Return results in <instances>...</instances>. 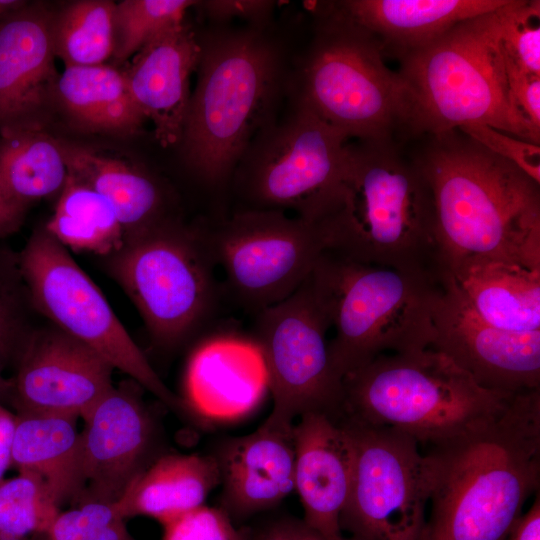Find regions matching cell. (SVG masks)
Listing matches in <instances>:
<instances>
[{"instance_id": "1", "label": "cell", "mask_w": 540, "mask_h": 540, "mask_svg": "<svg viewBox=\"0 0 540 540\" xmlns=\"http://www.w3.org/2000/svg\"><path fill=\"white\" fill-rule=\"evenodd\" d=\"M426 455L422 540H507L540 487V389L516 394L495 421Z\"/></svg>"}, {"instance_id": "2", "label": "cell", "mask_w": 540, "mask_h": 540, "mask_svg": "<svg viewBox=\"0 0 540 540\" xmlns=\"http://www.w3.org/2000/svg\"><path fill=\"white\" fill-rule=\"evenodd\" d=\"M414 157L432 192L445 265L488 258L540 269V182L460 130Z\"/></svg>"}, {"instance_id": "3", "label": "cell", "mask_w": 540, "mask_h": 540, "mask_svg": "<svg viewBox=\"0 0 540 540\" xmlns=\"http://www.w3.org/2000/svg\"><path fill=\"white\" fill-rule=\"evenodd\" d=\"M317 222L328 251L442 275L431 189L414 157H404L396 142H347L337 199Z\"/></svg>"}, {"instance_id": "4", "label": "cell", "mask_w": 540, "mask_h": 540, "mask_svg": "<svg viewBox=\"0 0 540 540\" xmlns=\"http://www.w3.org/2000/svg\"><path fill=\"white\" fill-rule=\"evenodd\" d=\"M199 42L198 80L181 143L198 180L224 190L254 137L271 123L281 55L258 26L212 31Z\"/></svg>"}, {"instance_id": "5", "label": "cell", "mask_w": 540, "mask_h": 540, "mask_svg": "<svg viewBox=\"0 0 540 540\" xmlns=\"http://www.w3.org/2000/svg\"><path fill=\"white\" fill-rule=\"evenodd\" d=\"M515 395L482 387L448 356L426 348L380 355L346 375L342 415L432 449L486 427Z\"/></svg>"}, {"instance_id": "6", "label": "cell", "mask_w": 540, "mask_h": 540, "mask_svg": "<svg viewBox=\"0 0 540 540\" xmlns=\"http://www.w3.org/2000/svg\"><path fill=\"white\" fill-rule=\"evenodd\" d=\"M508 2L398 56L412 97L413 135L486 125L539 145L540 132L516 109L509 92L501 44Z\"/></svg>"}, {"instance_id": "7", "label": "cell", "mask_w": 540, "mask_h": 540, "mask_svg": "<svg viewBox=\"0 0 540 540\" xmlns=\"http://www.w3.org/2000/svg\"><path fill=\"white\" fill-rule=\"evenodd\" d=\"M310 277L335 332L329 354L342 380L380 355L431 346L440 276L325 250Z\"/></svg>"}, {"instance_id": "8", "label": "cell", "mask_w": 540, "mask_h": 540, "mask_svg": "<svg viewBox=\"0 0 540 540\" xmlns=\"http://www.w3.org/2000/svg\"><path fill=\"white\" fill-rule=\"evenodd\" d=\"M314 36L300 61L296 101L348 139L395 141L413 135V103L377 39L336 4L319 5Z\"/></svg>"}, {"instance_id": "9", "label": "cell", "mask_w": 540, "mask_h": 540, "mask_svg": "<svg viewBox=\"0 0 540 540\" xmlns=\"http://www.w3.org/2000/svg\"><path fill=\"white\" fill-rule=\"evenodd\" d=\"M111 255L110 272L156 345L176 348L214 324L226 300L199 225L170 218Z\"/></svg>"}, {"instance_id": "10", "label": "cell", "mask_w": 540, "mask_h": 540, "mask_svg": "<svg viewBox=\"0 0 540 540\" xmlns=\"http://www.w3.org/2000/svg\"><path fill=\"white\" fill-rule=\"evenodd\" d=\"M348 140L296 101L286 117L254 137L236 166L229 188L238 209L291 210L321 220L337 199Z\"/></svg>"}, {"instance_id": "11", "label": "cell", "mask_w": 540, "mask_h": 540, "mask_svg": "<svg viewBox=\"0 0 540 540\" xmlns=\"http://www.w3.org/2000/svg\"><path fill=\"white\" fill-rule=\"evenodd\" d=\"M199 226L225 300L253 316L293 294L326 250L318 222L278 210L236 209Z\"/></svg>"}, {"instance_id": "12", "label": "cell", "mask_w": 540, "mask_h": 540, "mask_svg": "<svg viewBox=\"0 0 540 540\" xmlns=\"http://www.w3.org/2000/svg\"><path fill=\"white\" fill-rule=\"evenodd\" d=\"M28 297L56 328L84 343L175 411H187L120 322L105 296L45 228L17 256Z\"/></svg>"}, {"instance_id": "13", "label": "cell", "mask_w": 540, "mask_h": 540, "mask_svg": "<svg viewBox=\"0 0 540 540\" xmlns=\"http://www.w3.org/2000/svg\"><path fill=\"white\" fill-rule=\"evenodd\" d=\"M341 418L354 452L341 531L354 540H422L430 485L427 455L404 433Z\"/></svg>"}, {"instance_id": "14", "label": "cell", "mask_w": 540, "mask_h": 540, "mask_svg": "<svg viewBox=\"0 0 540 540\" xmlns=\"http://www.w3.org/2000/svg\"><path fill=\"white\" fill-rule=\"evenodd\" d=\"M331 328L309 276L283 301L254 315V337L273 399L269 417L293 424L307 412L340 416L343 380L333 369Z\"/></svg>"}, {"instance_id": "15", "label": "cell", "mask_w": 540, "mask_h": 540, "mask_svg": "<svg viewBox=\"0 0 540 540\" xmlns=\"http://www.w3.org/2000/svg\"><path fill=\"white\" fill-rule=\"evenodd\" d=\"M441 280L429 348L448 356L486 389L511 394L540 389V331L516 333L486 323Z\"/></svg>"}, {"instance_id": "16", "label": "cell", "mask_w": 540, "mask_h": 540, "mask_svg": "<svg viewBox=\"0 0 540 540\" xmlns=\"http://www.w3.org/2000/svg\"><path fill=\"white\" fill-rule=\"evenodd\" d=\"M17 362L11 395L20 414L86 420L113 388L111 364L58 328L30 334Z\"/></svg>"}, {"instance_id": "17", "label": "cell", "mask_w": 540, "mask_h": 540, "mask_svg": "<svg viewBox=\"0 0 540 540\" xmlns=\"http://www.w3.org/2000/svg\"><path fill=\"white\" fill-rule=\"evenodd\" d=\"M80 433L81 503L116 502L147 466L155 424L138 394L112 388L94 407Z\"/></svg>"}, {"instance_id": "18", "label": "cell", "mask_w": 540, "mask_h": 540, "mask_svg": "<svg viewBox=\"0 0 540 540\" xmlns=\"http://www.w3.org/2000/svg\"><path fill=\"white\" fill-rule=\"evenodd\" d=\"M53 15L25 3L0 21V134L43 129L59 78Z\"/></svg>"}, {"instance_id": "19", "label": "cell", "mask_w": 540, "mask_h": 540, "mask_svg": "<svg viewBox=\"0 0 540 540\" xmlns=\"http://www.w3.org/2000/svg\"><path fill=\"white\" fill-rule=\"evenodd\" d=\"M294 424L268 416L254 432L223 441L213 455L220 508L233 522L276 507L294 490Z\"/></svg>"}, {"instance_id": "20", "label": "cell", "mask_w": 540, "mask_h": 540, "mask_svg": "<svg viewBox=\"0 0 540 540\" xmlns=\"http://www.w3.org/2000/svg\"><path fill=\"white\" fill-rule=\"evenodd\" d=\"M294 424V489L303 521L329 540L342 536L340 515L353 472V443L341 416L307 412Z\"/></svg>"}, {"instance_id": "21", "label": "cell", "mask_w": 540, "mask_h": 540, "mask_svg": "<svg viewBox=\"0 0 540 540\" xmlns=\"http://www.w3.org/2000/svg\"><path fill=\"white\" fill-rule=\"evenodd\" d=\"M201 54L198 37L184 22L145 44L123 70L130 94L163 147L181 142L190 100L189 80Z\"/></svg>"}, {"instance_id": "22", "label": "cell", "mask_w": 540, "mask_h": 540, "mask_svg": "<svg viewBox=\"0 0 540 540\" xmlns=\"http://www.w3.org/2000/svg\"><path fill=\"white\" fill-rule=\"evenodd\" d=\"M184 386L186 410L207 424H224L250 415L268 380L253 340H208L190 356Z\"/></svg>"}, {"instance_id": "23", "label": "cell", "mask_w": 540, "mask_h": 540, "mask_svg": "<svg viewBox=\"0 0 540 540\" xmlns=\"http://www.w3.org/2000/svg\"><path fill=\"white\" fill-rule=\"evenodd\" d=\"M441 278L486 323L516 333L540 331V269L466 258L445 265Z\"/></svg>"}, {"instance_id": "24", "label": "cell", "mask_w": 540, "mask_h": 540, "mask_svg": "<svg viewBox=\"0 0 540 540\" xmlns=\"http://www.w3.org/2000/svg\"><path fill=\"white\" fill-rule=\"evenodd\" d=\"M508 0H348L336 2L372 34L382 51L397 57L439 37L455 25L505 5Z\"/></svg>"}, {"instance_id": "25", "label": "cell", "mask_w": 540, "mask_h": 540, "mask_svg": "<svg viewBox=\"0 0 540 540\" xmlns=\"http://www.w3.org/2000/svg\"><path fill=\"white\" fill-rule=\"evenodd\" d=\"M68 175L107 198L125 240L170 219L166 194L146 170L120 157L59 139Z\"/></svg>"}, {"instance_id": "26", "label": "cell", "mask_w": 540, "mask_h": 540, "mask_svg": "<svg viewBox=\"0 0 540 540\" xmlns=\"http://www.w3.org/2000/svg\"><path fill=\"white\" fill-rule=\"evenodd\" d=\"M219 485L220 473L213 455L168 454L136 475L114 506L124 519L145 515L164 524L203 505Z\"/></svg>"}, {"instance_id": "27", "label": "cell", "mask_w": 540, "mask_h": 540, "mask_svg": "<svg viewBox=\"0 0 540 540\" xmlns=\"http://www.w3.org/2000/svg\"><path fill=\"white\" fill-rule=\"evenodd\" d=\"M75 417L19 414L15 417L12 464L38 475L60 506L83 491L80 434Z\"/></svg>"}, {"instance_id": "28", "label": "cell", "mask_w": 540, "mask_h": 540, "mask_svg": "<svg viewBox=\"0 0 540 540\" xmlns=\"http://www.w3.org/2000/svg\"><path fill=\"white\" fill-rule=\"evenodd\" d=\"M55 97L76 124L90 131L131 136L146 121L124 71L111 65L65 67Z\"/></svg>"}, {"instance_id": "29", "label": "cell", "mask_w": 540, "mask_h": 540, "mask_svg": "<svg viewBox=\"0 0 540 540\" xmlns=\"http://www.w3.org/2000/svg\"><path fill=\"white\" fill-rule=\"evenodd\" d=\"M67 177L59 138L43 129L0 134V187L15 204L27 209L61 192Z\"/></svg>"}, {"instance_id": "30", "label": "cell", "mask_w": 540, "mask_h": 540, "mask_svg": "<svg viewBox=\"0 0 540 540\" xmlns=\"http://www.w3.org/2000/svg\"><path fill=\"white\" fill-rule=\"evenodd\" d=\"M45 229L65 248L110 255L125 242L110 201L73 177H67Z\"/></svg>"}, {"instance_id": "31", "label": "cell", "mask_w": 540, "mask_h": 540, "mask_svg": "<svg viewBox=\"0 0 540 540\" xmlns=\"http://www.w3.org/2000/svg\"><path fill=\"white\" fill-rule=\"evenodd\" d=\"M115 2L81 0L53 15L54 51L65 67L105 64L114 51Z\"/></svg>"}, {"instance_id": "32", "label": "cell", "mask_w": 540, "mask_h": 540, "mask_svg": "<svg viewBox=\"0 0 540 540\" xmlns=\"http://www.w3.org/2000/svg\"><path fill=\"white\" fill-rule=\"evenodd\" d=\"M191 0H124L115 3L113 58L124 62L163 31L184 22Z\"/></svg>"}, {"instance_id": "33", "label": "cell", "mask_w": 540, "mask_h": 540, "mask_svg": "<svg viewBox=\"0 0 540 540\" xmlns=\"http://www.w3.org/2000/svg\"><path fill=\"white\" fill-rule=\"evenodd\" d=\"M43 480L36 474L20 472L0 482V533L13 538L45 533L59 512Z\"/></svg>"}, {"instance_id": "34", "label": "cell", "mask_w": 540, "mask_h": 540, "mask_svg": "<svg viewBox=\"0 0 540 540\" xmlns=\"http://www.w3.org/2000/svg\"><path fill=\"white\" fill-rule=\"evenodd\" d=\"M36 540H135L114 503L83 502L78 508L59 513Z\"/></svg>"}, {"instance_id": "35", "label": "cell", "mask_w": 540, "mask_h": 540, "mask_svg": "<svg viewBox=\"0 0 540 540\" xmlns=\"http://www.w3.org/2000/svg\"><path fill=\"white\" fill-rule=\"evenodd\" d=\"M540 2L509 0L501 44L507 67L540 75Z\"/></svg>"}, {"instance_id": "36", "label": "cell", "mask_w": 540, "mask_h": 540, "mask_svg": "<svg viewBox=\"0 0 540 540\" xmlns=\"http://www.w3.org/2000/svg\"><path fill=\"white\" fill-rule=\"evenodd\" d=\"M23 285L17 257L0 248V359L4 364L18 360L30 336Z\"/></svg>"}, {"instance_id": "37", "label": "cell", "mask_w": 540, "mask_h": 540, "mask_svg": "<svg viewBox=\"0 0 540 540\" xmlns=\"http://www.w3.org/2000/svg\"><path fill=\"white\" fill-rule=\"evenodd\" d=\"M162 540H249L251 528L238 529L222 509L200 505L162 524Z\"/></svg>"}, {"instance_id": "38", "label": "cell", "mask_w": 540, "mask_h": 540, "mask_svg": "<svg viewBox=\"0 0 540 540\" xmlns=\"http://www.w3.org/2000/svg\"><path fill=\"white\" fill-rule=\"evenodd\" d=\"M462 133L512 162L537 182H540V146L508 135L486 125L460 127Z\"/></svg>"}, {"instance_id": "39", "label": "cell", "mask_w": 540, "mask_h": 540, "mask_svg": "<svg viewBox=\"0 0 540 540\" xmlns=\"http://www.w3.org/2000/svg\"><path fill=\"white\" fill-rule=\"evenodd\" d=\"M512 102L530 125L540 132V75L506 66Z\"/></svg>"}, {"instance_id": "40", "label": "cell", "mask_w": 540, "mask_h": 540, "mask_svg": "<svg viewBox=\"0 0 540 540\" xmlns=\"http://www.w3.org/2000/svg\"><path fill=\"white\" fill-rule=\"evenodd\" d=\"M207 14L219 21L240 17L260 26L268 19L273 2L269 1H206L202 2Z\"/></svg>"}, {"instance_id": "41", "label": "cell", "mask_w": 540, "mask_h": 540, "mask_svg": "<svg viewBox=\"0 0 540 540\" xmlns=\"http://www.w3.org/2000/svg\"><path fill=\"white\" fill-rule=\"evenodd\" d=\"M249 540H329L302 519L282 517L272 520L256 530L251 528ZM338 540H350L341 537Z\"/></svg>"}, {"instance_id": "42", "label": "cell", "mask_w": 540, "mask_h": 540, "mask_svg": "<svg viewBox=\"0 0 540 540\" xmlns=\"http://www.w3.org/2000/svg\"><path fill=\"white\" fill-rule=\"evenodd\" d=\"M507 540H540V492L535 493L529 510L521 515Z\"/></svg>"}, {"instance_id": "43", "label": "cell", "mask_w": 540, "mask_h": 540, "mask_svg": "<svg viewBox=\"0 0 540 540\" xmlns=\"http://www.w3.org/2000/svg\"><path fill=\"white\" fill-rule=\"evenodd\" d=\"M25 212L26 209L12 202L0 187V239L20 228Z\"/></svg>"}, {"instance_id": "44", "label": "cell", "mask_w": 540, "mask_h": 540, "mask_svg": "<svg viewBox=\"0 0 540 540\" xmlns=\"http://www.w3.org/2000/svg\"><path fill=\"white\" fill-rule=\"evenodd\" d=\"M15 417L8 411L0 417V482L10 464H12V442Z\"/></svg>"}, {"instance_id": "45", "label": "cell", "mask_w": 540, "mask_h": 540, "mask_svg": "<svg viewBox=\"0 0 540 540\" xmlns=\"http://www.w3.org/2000/svg\"><path fill=\"white\" fill-rule=\"evenodd\" d=\"M4 363L0 359V399L11 395L12 381L7 380L3 376Z\"/></svg>"}, {"instance_id": "46", "label": "cell", "mask_w": 540, "mask_h": 540, "mask_svg": "<svg viewBox=\"0 0 540 540\" xmlns=\"http://www.w3.org/2000/svg\"><path fill=\"white\" fill-rule=\"evenodd\" d=\"M25 3V1L18 0H0V17L9 13L12 10L21 7Z\"/></svg>"}, {"instance_id": "47", "label": "cell", "mask_w": 540, "mask_h": 540, "mask_svg": "<svg viewBox=\"0 0 540 540\" xmlns=\"http://www.w3.org/2000/svg\"><path fill=\"white\" fill-rule=\"evenodd\" d=\"M0 540H31V539H27V538H13V537H10V536H7V535H4V534L0 533ZM33 540H36V539H33Z\"/></svg>"}, {"instance_id": "48", "label": "cell", "mask_w": 540, "mask_h": 540, "mask_svg": "<svg viewBox=\"0 0 540 540\" xmlns=\"http://www.w3.org/2000/svg\"><path fill=\"white\" fill-rule=\"evenodd\" d=\"M6 412L7 411L0 405V417L3 416Z\"/></svg>"}, {"instance_id": "49", "label": "cell", "mask_w": 540, "mask_h": 540, "mask_svg": "<svg viewBox=\"0 0 540 540\" xmlns=\"http://www.w3.org/2000/svg\"><path fill=\"white\" fill-rule=\"evenodd\" d=\"M349 539H350V540H354V539H352V538H349Z\"/></svg>"}]
</instances>
